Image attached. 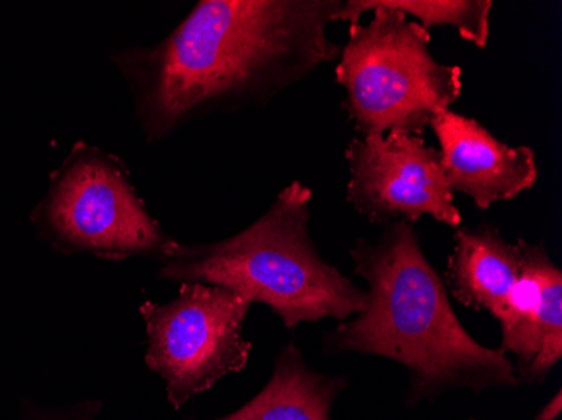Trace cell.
Here are the masks:
<instances>
[{
    "label": "cell",
    "mask_w": 562,
    "mask_h": 420,
    "mask_svg": "<svg viewBox=\"0 0 562 420\" xmlns=\"http://www.w3.org/2000/svg\"><path fill=\"white\" fill-rule=\"evenodd\" d=\"M44 238L66 254L105 261L166 258L177 245L148 213L131 170L119 155L78 141L50 175L49 192L33 216Z\"/></svg>",
    "instance_id": "cell-5"
},
{
    "label": "cell",
    "mask_w": 562,
    "mask_h": 420,
    "mask_svg": "<svg viewBox=\"0 0 562 420\" xmlns=\"http://www.w3.org/2000/svg\"><path fill=\"white\" fill-rule=\"evenodd\" d=\"M347 202L371 223H418L432 217L445 226L462 224L440 151L418 135H361L346 148Z\"/></svg>",
    "instance_id": "cell-7"
},
{
    "label": "cell",
    "mask_w": 562,
    "mask_h": 420,
    "mask_svg": "<svg viewBox=\"0 0 562 420\" xmlns=\"http://www.w3.org/2000/svg\"><path fill=\"white\" fill-rule=\"evenodd\" d=\"M314 192L286 185L267 213L241 232L211 245H177L160 259L159 276L217 284L268 306L289 330L346 321L366 308L368 293L318 254L311 236Z\"/></svg>",
    "instance_id": "cell-3"
},
{
    "label": "cell",
    "mask_w": 562,
    "mask_h": 420,
    "mask_svg": "<svg viewBox=\"0 0 562 420\" xmlns=\"http://www.w3.org/2000/svg\"><path fill=\"white\" fill-rule=\"evenodd\" d=\"M357 276L368 283L366 308L325 337V350L384 356L409 372V406L447 391L520 385L501 349H488L465 330L447 287L423 252L409 224L384 227L378 241L350 249Z\"/></svg>",
    "instance_id": "cell-2"
},
{
    "label": "cell",
    "mask_w": 562,
    "mask_h": 420,
    "mask_svg": "<svg viewBox=\"0 0 562 420\" xmlns=\"http://www.w3.org/2000/svg\"><path fill=\"white\" fill-rule=\"evenodd\" d=\"M334 22H350L336 81L359 135H418L462 97V68L437 61L431 34L375 0L340 2Z\"/></svg>",
    "instance_id": "cell-4"
},
{
    "label": "cell",
    "mask_w": 562,
    "mask_h": 420,
    "mask_svg": "<svg viewBox=\"0 0 562 420\" xmlns=\"http://www.w3.org/2000/svg\"><path fill=\"white\" fill-rule=\"evenodd\" d=\"M431 128L440 144L441 167L451 192L472 198L480 211L513 201L538 182L532 148L504 144L475 118L448 110Z\"/></svg>",
    "instance_id": "cell-8"
},
{
    "label": "cell",
    "mask_w": 562,
    "mask_h": 420,
    "mask_svg": "<svg viewBox=\"0 0 562 420\" xmlns=\"http://www.w3.org/2000/svg\"><path fill=\"white\" fill-rule=\"evenodd\" d=\"M517 246L520 276L501 321V350L516 356L520 384H542L562 359V273L544 246Z\"/></svg>",
    "instance_id": "cell-9"
},
{
    "label": "cell",
    "mask_w": 562,
    "mask_h": 420,
    "mask_svg": "<svg viewBox=\"0 0 562 420\" xmlns=\"http://www.w3.org/2000/svg\"><path fill=\"white\" fill-rule=\"evenodd\" d=\"M252 303L217 284L182 283L169 303L145 302V363L166 384L179 410L217 382L248 365L251 341L245 321Z\"/></svg>",
    "instance_id": "cell-6"
},
{
    "label": "cell",
    "mask_w": 562,
    "mask_h": 420,
    "mask_svg": "<svg viewBox=\"0 0 562 420\" xmlns=\"http://www.w3.org/2000/svg\"><path fill=\"white\" fill-rule=\"evenodd\" d=\"M346 385V377L315 372L299 347L289 343L277 356L263 390L241 409L216 420H331V406Z\"/></svg>",
    "instance_id": "cell-11"
},
{
    "label": "cell",
    "mask_w": 562,
    "mask_h": 420,
    "mask_svg": "<svg viewBox=\"0 0 562 420\" xmlns=\"http://www.w3.org/2000/svg\"><path fill=\"white\" fill-rule=\"evenodd\" d=\"M342 0H201L154 46L116 50L145 144L217 113L261 109L339 58Z\"/></svg>",
    "instance_id": "cell-1"
},
{
    "label": "cell",
    "mask_w": 562,
    "mask_h": 420,
    "mask_svg": "<svg viewBox=\"0 0 562 420\" xmlns=\"http://www.w3.org/2000/svg\"><path fill=\"white\" fill-rule=\"evenodd\" d=\"M473 420V419H472Z\"/></svg>",
    "instance_id": "cell-14"
},
{
    "label": "cell",
    "mask_w": 562,
    "mask_h": 420,
    "mask_svg": "<svg viewBox=\"0 0 562 420\" xmlns=\"http://www.w3.org/2000/svg\"><path fill=\"white\" fill-rule=\"evenodd\" d=\"M375 4L415 18L426 31L450 25L479 49L487 47L494 5L491 0H375Z\"/></svg>",
    "instance_id": "cell-12"
},
{
    "label": "cell",
    "mask_w": 562,
    "mask_h": 420,
    "mask_svg": "<svg viewBox=\"0 0 562 420\" xmlns=\"http://www.w3.org/2000/svg\"><path fill=\"white\" fill-rule=\"evenodd\" d=\"M519 276V246L505 241L494 226L485 224L454 234L445 287L460 305L488 311L501 323L507 317Z\"/></svg>",
    "instance_id": "cell-10"
},
{
    "label": "cell",
    "mask_w": 562,
    "mask_h": 420,
    "mask_svg": "<svg viewBox=\"0 0 562 420\" xmlns=\"http://www.w3.org/2000/svg\"><path fill=\"white\" fill-rule=\"evenodd\" d=\"M561 390H558L554 397L542 407L541 412L533 417V420H555L561 416Z\"/></svg>",
    "instance_id": "cell-13"
}]
</instances>
